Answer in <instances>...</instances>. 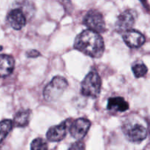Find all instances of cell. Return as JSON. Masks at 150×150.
<instances>
[{"label":"cell","mask_w":150,"mask_h":150,"mask_svg":"<svg viewBox=\"0 0 150 150\" xmlns=\"http://www.w3.org/2000/svg\"><path fill=\"white\" fill-rule=\"evenodd\" d=\"M122 131L130 142L139 143L144 140L147 136V130L138 116H130L123 122Z\"/></svg>","instance_id":"obj_2"},{"label":"cell","mask_w":150,"mask_h":150,"mask_svg":"<svg viewBox=\"0 0 150 150\" xmlns=\"http://www.w3.org/2000/svg\"><path fill=\"white\" fill-rule=\"evenodd\" d=\"M132 70L136 78H141L144 76L148 71L146 66L143 63H138L132 67Z\"/></svg>","instance_id":"obj_15"},{"label":"cell","mask_w":150,"mask_h":150,"mask_svg":"<svg viewBox=\"0 0 150 150\" xmlns=\"http://www.w3.org/2000/svg\"><path fill=\"white\" fill-rule=\"evenodd\" d=\"M102 81L99 75L95 71H91L86 75L81 86V92L85 97L97 98L101 91Z\"/></svg>","instance_id":"obj_4"},{"label":"cell","mask_w":150,"mask_h":150,"mask_svg":"<svg viewBox=\"0 0 150 150\" xmlns=\"http://www.w3.org/2000/svg\"><path fill=\"white\" fill-rule=\"evenodd\" d=\"M74 47L92 58H100L105 51V44L101 35L91 29L83 30L76 36Z\"/></svg>","instance_id":"obj_1"},{"label":"cell","mask_w":150,"mask_h":150,"mask_svg":"<svg viewBox=\"0 0 150 150\" xmlns=\"http://www.w3.org/2000/svg\"><path fill=\"white\" fill-rule=\"evenodd\" d=\"M7 22L12 28L20 30L26 25V18L21 8H15L10 10L7 17Z\"/></svg>","instance_id":"obj_9"},{"label":"cell","mask_w":150,"mask_h":150,"mask_svg":"<svg viewBox=\"0 0 150 150\" xmlns=\"http://www.w3.org/2000/svg\"><path fill=\"white\" fill-rule=\"evenodd\" d=\"M31 150H48V144L44 139L38 138L31 144Z\"/></svg>","instance_id":"obj_16"},{"label":"cell","mask_w":150,"mask_h":150,"mask_svg":"<svg viewBox=\"0 0 150 150\" xmlns=\"http://www.w3.org/2000/svg\"><path fill=\"white\" fill-rule=\"evenodd\" d=\"M32 116V111L30 109L20 110L16 114L13 120L15 126L18 127H24L28 125Z\"/></svg>","instance_id":"obj_13"},{"label":"cell","mask_w":150,"mask_h":150,"mask_svg":"<svg viewBox=\"0 0 150 150\" xmlns=\"http://www.w3.org/2000/svg\"><path fill=\"white\" fill-rule=\"evenodd\" d=\"M83 24L89 28V29L93 30L98 33H103L105 31V22L103 16L100 12L97 10H89L83 20Z\"/></svg>","instance_id":"obj_5"},{"label":"cell","mask_w":150,"mask_h":150,"mask_svg":"<svg viewBox=\"0 0 150 150\" xmlns=\"http://www.w3.org/2000/svg\"><path fill=\"white\" fill-rule=\"evenodd\" d=\"M68 86V82L64 77L57 76L51 79L43 90L44 98L48 102L56 101L62 95Z\"/></svg>","instance_id":"obj_3"},{"label":"cell","mask_w":150,"mask_h":150,"mask_svg":"<svg viewBox=\"0 0 150 150\" xmlns=\"http://www.w3.org/2000/svg\"><path fill=\"white\" fill-rule=\"evenodd\" d=\"M26 57L29 58H37V57H40L41 55L40 53L37 50H29L26 52Z\"/></svg>","instance_id":"obj_19"},{"label":"cell","mask_w":150,"mask_h":150,"mask_svg":"<svg viewBox=\"0 0 150 150\" xmlns=\"http://www.w3.org/2000/svg\"><path fill=\"white\" fill-rule=\"evenodd\" d=\"M70 120L62 122L61 124L50 127L46 133V138L48 141L52 142H58L63 140L67 134V130L71 122Z\"/></svg>","instance_id":"obj_8"},{"label":"cell","mask_w":150,"mask_h":150,"mask_svg":"<svg viewBox=\"0 0 150 150\" xmlns=\"http://www.w3.org/2000/svg\"><path fill=\"white\" fill-rule=\"evenodd\" d=\"M68 150H85V144L82 142H76L70 146Z\"/></svg>","instance_id":"obj_18"},{"label":"cell","mask_w":150,"mask_h":150,"mask_svg":"<svg viewBox=\"0 0 150 150\" xmlns=\"http://www.w3.org/2000/svg\"><path fill=\"white\" fill-rule=\"evenodd\" d=\"M136 13L133 10H127L122 13L117 18L116 22V30L119 33H123L130 30L133 27L136 21Z\"/></svg>","instance_id":"obj_6"},{"label":"cell","mask_w":150,"mask_h":150,"mask_svg":"<svg viewBox=\"0 0 150 150\" xmlns=\"http://www.w3.org/2000/svg\"><path fill=\"white\" fill-rule=\"evenodd\" d=\"M15 67V60L13 57L7 54L0 56V75L4 78L11 74Z\"/></svg>","instance_id":"obj_11"},{"label":"cell","mask_w":150,"mask_h":150,"mask_svg":"<svg viewBox=\"0 0 150 150\" xmlns=\"http://www.w3.org/2000/svg\"><path fill=\"white\" fill-rule=\"evenodd\" d=\"M107 108L110 111L124 112L128 110L129 104L122 97H114V98H110L108 99Z\"/></svg>","instance_id":"obj_12"},{"label":"cell","mask_w":150,"mask_h":150,"mask_svg":"<svg viewBox=\"0 0 150 150\" xmlns=\"http://www.w3.org/2000/svg\"><path fill=\"white\" fill-rule=\"evenodd\" d=\"M91 122L89 120L85 118H79L71 122L69 126V131L74 139L80 140L82 139L90 128Z\"/></svg>","instance_id":"obj_7"},{"label":"cell","mask_w":150,"mask_h":150,"mask_svg":"<svg viewBox=\"0 0 150 150\" xmlns=\"http://www.w3.org/2000/svg\"><path fill=\"white\" fill-rule=\"evenodd\" d=\"M122 38L126 45L131 48H139L146 41L144 35L135 29H130L125 32Z\"/></svg>","instance_id":"obj_10"},{"label":"cell","mask_w":150,"mask_h":150,"mask_svg":"<svg viewBox=\"0 0 150 150\" xmlns=\"http://www.w3.org/2000/svg\"><path fill=\"white\" fill-rule=\"evenodd\" d=\"M58 1L61 3L62 5L64 7V9L66 11L70 13L73 10V5H72L71 0H58Z\"/></svg>","instance_id":"obj_17"},{"label":"cell","mask_w":150,"mask_h":150,"mask_svg":"<svg viewBox=\"0 0 150 150\" xmlns=\"http://www.w3.org/2000/svg\"><path fill=\"white\" fill-rule=\"evenodd\" d=\"M13 124H14L13 122L11 121L10 120H3L1 122V125H0V128H1V132H0V139H1V142H3V140L7 137L8 133L12 130Z\"/></svg>","instance_id":"obj_14"}]
</instances>
